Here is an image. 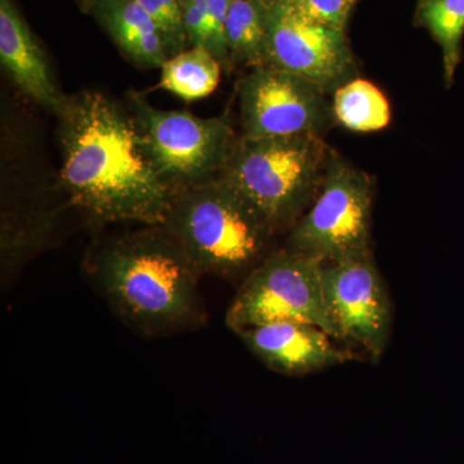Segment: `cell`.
Masks as SVG:
<instances>
[{
	"instance_id": "cell-1",
	"label": "cell",
	"mask_w": 464,
	"mask_h": 464,
	"mask_svg": "<svg viewBox=\"0 0 464 464\" xmlns=\"http://www.w3.org/2000/svg\"><path fill=\"white\" fill-rule=\"evenodd\" d=\"M54 116L70 206L94 224L163 225L176 191L152 164L130 109L87 90L66 94Z\"/></svg>"
},
{
	"instance_id": "cell-2",
	"label": "cell",
	"mask_w": 464,
	"mask_h": 464,
	"mask_svg": "<svg viewBox=\"0 0 464 464\" xmlns=\"http://www.w3.org/2000/svg\"><path fill=\"white\" fill-rule=\"evenodd\" d=\"M85 268L116 316L142 334H172L207 322L201 275L163 226L106 237L91 249Z\"/></svg>"
},
{
	"instance_id": "cell-3",
	"label": "cell",
	"mask_w": 464,
	"mask_h": 464,
	"mask_svg": "<svg viewBox=\"0 0 464 464\" xmlns=\"http://www.w3.org/2000/svg\"><path fill=\"white\" fill-rule=\"evenodd\" d=\"M161 226L201 276H246L264 261L275 234L257 208L221 177L174 192Z\"/></svg>"
},
{
	"instance_id": "cell-4",
	"label": "cell",
	"mask_w": 464,
	"mask_h": 464,
	"mask_svg": "<svg viewBox=\"0 0 464 464\" xmlns=\"http://www.w3.org/2000/svg\"><path fill=\"white\" fill-rule=\"evenodd\" d=\"M332 158L322 136H241L218 177L257 208L276 232L295 225L311 206Z\"/></svg>"
},
{
	"instance_id": "cell-5",
	"label": "cell",
	"mask_w": 464,
	"mask_h": 464,
	"mask_svg": "<svg viewBox=\"0 0 464 464\" xmlns=\"http://www.w3.org/2000/svg\"><path fill=\"white\" fill-rule=\"evenodd\" d=\"M128 102L152 164L174 191L221 174L237 141L227 115L157 109L136 91L128 92Z\"/></svg>"
},
{
	"instance_id": "cell-6",
	"label": "cell",
	"mask_w": 464,
	"mask_h": 464,
	"mask_svg": "<svg viewBox=\"0 0 464 464\" xmlns=\"http://www.w3.org/2000/svg\"><path fill=\"white\" fill-rule=\"evenodd\" d=\"M373 182L333 155L315 199L289 235L288 250L323 265L371 256Z\"/></svg>"
},
{
	"instance_id": "cell-7",
	"label": "cell",
	"mask_w": 464,
	"mask_h": 464,
	"mask_svg": "<svg viewBox=\"0 0 464 464\" xmlns=\"http://www.w3.org/2000/svg\"><path fill=\"white\" fill-rule=\"evenodd\" d=\"M323 266L288 249L268 256L244 277L226 325L239 334L265 324L307 323L335 338L324 298Z\"/></svg>"
},
{
	"instance_id": "cell-8",
	"label": "cell",
	"mask_w": 464,
	"mask_h": 464,
	"mask_svg": "<svg viewBox=\"0 0 464 464\" xmlns=\"http://www.w3.org/2000/svg\"><path fill=\"white\" fill-rule=\"evenodd\" d=\"M266 65L301 76L325 93L356 74L344 30L311 20L286 0L268 3Z\"/></svg>"
},
{
	"instance_id": "cell-9",
	"label": "cell",
	"mask_w": 464,
	"mask_h": 464,
	"mask_svg": "<svg viewBox=\"0 0 464 464\" xmlns=\"http://www.w3.org/2000/svg\"><path fill=\"white\" fill-rule=\"evenodd\" d=\"M325 94L301 76L267 65L255 67L239 83L243 137L322 136L334 119Z\"/></svg>"
},
{
	"instance_id": "cell-10",
	"label": "cell",
	"mask_w": 464,
	"mask_h": 464,
	"mask_svg": "<svg viewBox=\"0 0 464 464\" xmlns=\"http://www.w3.org/2000/svg\"><path fill=\"white\" fill-rule=\"evenodd\" d=\"M323 289L335 338L353 342L380 360L390 340L392 307L372 255L324 265Z\"/></svg>"
},
{
	"instance_id": "cell-11",
	"label": "cell",
	"mask_w": 464,
	"mask_h": 464,
	"mask_svg": "<svg viewBox=\"0 0 464 464\" xmlns=\"http://www.w3.org/2000/svg\"><path fill=\"white\" fill-rule=\"evenodd\" d=\"M237 335L262 364L290 377L317 373L353 359L334 346L332 335L313 324L270 323Z\"/></svg>"
},
{
	"instance_id": "cell-12",
	"label": "cell",
	"mask_w": 464,
	"mask_h": 464,
	"mask_svg": "<svg viewBox=\"0 0 464 464\" xmlns=\"http://www.w3.org/2000/svg\"><path fill=\"white\" fill-rule=\"evenodd\" d=\"M0 63L24 96L57 114L66 94L58 90L44 50L12 0H0Z\"/></svg>"
},
{
	"instance_id": "cell-13",
	"label": "cell",
	"mask_w": 464,
	"mask_h": 464,
	"mask_svg": "<svg viewBox=\"0 0 464 464\" xmlns=\"http://www.w3.org/2000/svg\"><path fill=\"white\" fill-rule=\"evenodd\" d=\"M87 9L134 65L161 69L170 57L158 26L136 0H92Z\"/></svg>"
},
{
	"instance_id": "cell-14",
	"label": "cell",
	"mask_w": 464,
	"mask_h": 464,
	"mask_svg": "<svg viewBox=\"0 0 464 464\" xmlns=\"http://www.w3.org/2000/svg\"><path fill=\"white\" fill-rule=\"evenodd\" d=\"M221 63L204 47H190L168 58L161 66L158 87L186 102L210 96L218 87Z\"/></svg>"
},
{
	"instance_id": "cell-15",
	"label": "cell",
	"mask_w": 464,
	"mask_h": 464,
	"mask_svg": "<svg viewBox=\"0 0 464 464\" xmlns=\"http://www.w3.org/2000/svg\"><path fill=\"white\" fill-rule=\"evenodd\" d=\"M333 118L348 130L357 133L378 132L389 127V101L365 79L355 78L334 92L332 102Z\"/></svg>"
},
{
	"instance_id": "cell-16",
	"label": "cell",
	"mask_w": 464,
	"mask_h": 464,
	"mask_svg": "<svg viewBox=\"0 0 464 464\" xmlns=\"http://www.w3.org/2000/svg\"><path fill=\"white\" fill-rule=\"evenodd\" d=\"M267 7L262 0H231L226 26L231 65H266Z\"/></svg>"
},
{
	"instance_id": "cell-17",
	"label": "cell",
	"mask_w": 464,
	"mask_h": 464,
	"mask_svg": "<svg viewBox=\"0 0 464 464\" xmlns=\"http://www.w3.org/2000/svg\"><path fill=\"white\" fill-rule=\"evenodd\" d=\"M417 20L441 48L445 83L450 87L462 61L464 0H420Z\"/></svg>"
},
{
	"instance_id": "cell-18",
	"label": "cell",
	"mask_w": 464,
	"mask_h": 464,
	"mask_svg": "<svg viewBox=\"0 0 464 464\" xmlns=\"http://www.w3.org/2000/svg\"><path fill=\"white\" fill-rule=\"evenodd\" d=\"M152 18L166 41L169 56L185 51L188 36L185 30L183 0H136Z\"/></svg>"
},
{
	"instance_id": "cell-19",
	"label": "cell",
	"mask_w": 464,
	"mask_h": 464,
	"mask_svg": "<svg viewBox=\"0 0 464 464\" xmlns=\"http://www.w3.org/2000/svg\"><path fill=\"white\" fill-rule=\"evenodd\" d=\"M286 2L311 20L335 27V29L346 30L348 18L357 0H286Z\"/></svg>"
},
{
	"instance_id": "cell-20",
	"label": "cell",
	"mask_w": 464,
	"mask_h": 464,
	"mask_svg": "<svg viewBox=\"0 0 464 464\" xmlns=\"http://www.w3.org/2000/svg\"><path fill=\"white\" fill-rule=\"evenodd\" d=\"M231 0H207L209 12V35L207 50L221 63L224 69H230L231 61L227 48V16Z\"/></svg>"
},
{
	"instance_id": "cell-21",
	"label": "cell",
	"mask_w": 464,
	"mask_h": 464,
	"mask_svg": "<svg viewBox=\"0 0 464 464\" xmlns=\"http://www.w3.org/2000/svg\"><path fill=\"white\" fill-rule=\"evenodd\" d=\"M185 2V30L191 47L207 48L209 35V12L207 0H183Z\"/></svg>"
},
{
	"instance_id": "cell-22",
	"label": "cell",
	"mask_w": 464,
	"mask_h": 464,
	"mask_svg": "<svg viewBox=\"0 0 464 464\" xmlns=\"http://www.w3.org/2000/svg\"><path fill=\"white\" fill-rule=\"evenodd\" d=\"M81 2L83 3L84 7H88L92 0H81Z\"/></svg>"
},
{
	"instance_id": "cell-23",
	"label": "cell",
	"mask_w": 464,
	"mask_h": 464,
	"mask_svg": "<svg viewBox=\"0 0 464 464\" xmlns=\"http://www.w3.org/2000/svg\"><path fill=\"white\" fill-rule=\"evenodd\" d=\"M262 2L267 3V5H268V3L271 2V0H262Z\"/></svg>"
}]
</instances>
